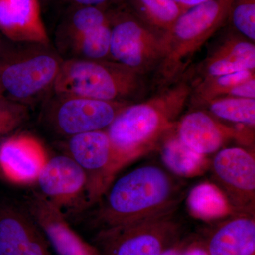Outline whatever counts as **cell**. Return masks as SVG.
Instances as JSON below:
<instances>
[{
    "label": "cell",
    "mask_w": 255,
    "mask_h": 255,
    "mask_svg": "<svg viewBox=\"0 0 255 255\" xmlns=\"http://www.w3.org/2000/svg\"><path fill=\"white\" fill-rule=\"evenodd\" d=\"M192 85L182 80L145 102L124 107L107 128L113 150L112 173L149 153L176 130Z\"/></svg>",
    "instance_id": "6da1fadb"
},
{
    "label": "cell",
    "mask_w": 255,
    "mask_h": 255,
    "mask_svg": "<svg viewBox=\"0 0 255 255\" xmlns=\"http://www.w3.org/2000/svg\"><path fill=\"white\" fill-rule=\"evenodd\" d=\"M184 190L173 174L158 165L145 164L132 169L114 180L99 201V231L175 212Z\"/></svg>",
    "instance_id": "7a4b0ae2"
},
{
    "label": "cell",
    "mask_w": 255,
    "mask_h": 255,
    "mask_svg": "<svg viewBox=\"0 0 255 255\" xmlns=\"http://www.w3.org/2000/svg\"><path fill=\"white\" fill-rule=\"evenodd\" d=\"M53 90L58 96L130 103L145 91L144 75L113 60H63Z\"/></svg>",
    "instance_id": "3957f363"
},
{
    "label": "cell",
    "mask_w": 255,
    "mask_h": 255,
    "mask_svg": "<svg viewBox=\"0 0 255 255\" xmlns=\"http://www.w3.org/2000/svg\"><path fill=\"white\" fill-rule=\"evenodd\" d=\"M232 0H209L184 10L163 33L164 56L157 68L161 85L174 82L196 52L229 20Z\"/></svg>",
    "instance_id": "277c9868"
},
{
    "label": "cell",
    "mask_w": 255,
    "mask_h": 255,
    "mask_svg": "<svg viewBox=\"0 0 255 255\" xmlns=\"http://www.w3.org/2000/svg\"><path fill=\"white\" fill-rule=\"evenodd\" d=\"M110 58L142 75L157 69L164 56L163 33L132 14L126 4L109 10Z\"/></svg>",
    "instance_id": "5b68a950"
},
{
    "label": "cell",
    "mask_w": 255,
    "mask_h": 255,
    "mask_svg": "<svg viewBox=\"0 0 255 255\" xmlns=\"http://www.w3.org/2000/svg\"><path fill=\"white\" fill-rule=\"evenodd\" d=\"M174 212L139 222L100 230L95 246L102 255H162L182 241Z\"/></svg>",
    "instance_id": "8992f818"
},
{
    "label": "cell",
    "mask_w": 255,
    "mask_h": 255,
    "mask_svg": "<svg viewBox=\"0 0 255 255\" xmlns=\"http://www.w3.org/2000/svg\"><path fill=\"white\" fill-rule=\"evenodd\" d=\"M111 33L109 10L78 6L64 11L58 36L70 58L102 60L110 58Z\"/></svg>",
    "instance_id": "52a82bcc"
},
{
    "label": "cell",
    "mask_w": 255,
    "mask_h": 255,
    "mask_svg": "<svg viewBox=\"0 0 255 255\" xmlns=\"http://www.w3.org/2000/svg\"><path fill=\"white\" fill-rule=\"evenodd\" d=\"M0 82L7 98L22 104L53 87L63 60L49 52L1 58Z\"/></svg>",
    "instance_id": "ba28073f"
},
{
    "label": "cell",
    "mask_w": 255,
    "mask_h": 255,
    "mask_svg": "<svg viewBox=\"0 0 255 255\" xmlns=\"http://www.w3.org/2000/svg\"><path fill=\"white\" fill-rule=\"evenodd\" d=\"M36 182L38 193L66 218L90 205L86 174L67 154L48 158Z\"/></svg>",
    "instance_id": "9c48e42d"
},
{
    "label": "cell",
    "mask_w": 255,
    "mask_h": 255,
    "mask_svg": "<svg viewBox=\"0 0 255 255\" xmlns=\"http://www.w3.org/2000/svg\"><path fill=\"white\" fill-rule=\"evenodd\" d=\"M215 185L234 211L255 214V159L242 147L222 149L210 164Z\"/></svg>",
    "instance_id": "30bf717a"
},
{
    "label": "cell",
    "mask_w": 255,
    "mask_h": 255,
    "mask_svg": "<svg viewBox=\"0 0 255 255\" xmlns=\"http://www.w3.org/2000/svg\"><path fill=\"white\" fill-rule=\"evenodd\" d=\"M70 156L86 174L90 205L99 202L114 180L113 150L106 130L73 135L67 144Z\"/></svg>",
    "instance_id": "8fae6325"
},
{
    "label": "cell",
    "mask_w": 255,
    "mask_h": 255,
    "mask_svg": "<svg viewBox=\"0 0 255 255\" xmlns=\"http://www.w3.org/2000/svg\"><path fill=\"white\" fill-rule=\"evenodd\" d=\"M59 97V102L52 112L51 120L58 132L69 137L107 130L119 112L131 104L74 96Z\"/></svg>",
    "instance_id": "7c38bea8"
},
{
    "label": "cell",
    "mask_w": 255,
    "mask_h": 255,
    "mask_svg": "<svg viewBox=\"0 0 255 255\" xmlns=\"http://www.w3.org/2000/svg\"><path fill=\"white\" fill-rule=\"evenodd\" d=\"M26 210L56 255H102L97 247L83 239L61 212L38 192L26 201Z\"/></svg>",
    "instance_id": "4fadbf2b"
},
{
    "label": "cell",
    "mask_w": 255,
    "mask_h": 255,
    "mask_svg": "<svg viewBox=\"0 0 255 255\" xmlns=\"http://www.w3.org/2000/svg\"><path fill=\"white\" fill-rule=\"evenodd\" d=\"M50 248L27 210L0 208V255H52Z\"/></svg>",
    "instance_id": "5bb4252c"
},
{
    "label": "cell",
    "mask_w": 255,
    "mask_h": 255,
    "mask_svg": "<svg viewBox=\"0 0 255 255\" xmlns=\"http://www.w3.org/2000/svg\"><path fill=\"white\" fill-rule=\"evenodd\" d=\"M48 158L41 142L31 135H14L0 142V172L13 184L36 182Z\"/></svg>",
    "instance_id": "9a60e30c"
},
{
    "label": "cell",
    "mask_w": 255,
    "mask_h": 255,
    "mask_svg": "<svg viewBox=\"0 0 255 255\" xmlns=\"http://www.w3.org/2000/svg\"><path fill=\"white\" fill-rule=\"evenodd\" d=\"M200 240L209 255H255V214L236 211L219 220Z\"/></svg>",
    "instance_id": "2e32d148"
},
{
    "label": "cell",
    "mask_w": 255,
    "mask_h": 255,
    "mask_svg": "<svg viewBox=\"0 0 255 255\" xmlns=\"http://www.w3.org/2000/svg\"><path fill=\"white\" fill-rule=\"evenodd\" d=\"M0 33L16 43L48 46L39 0H0Z\"/></svg>",
    "instance_id": "e0dca14e"
},
{
    "label": "cell",
    "mask_w": 255,
    "mask_h": 255,
    "mask_svg": "<svg viewBox=\"0 0 255 255\" xmlns=\"http://www.w3.org/2000/svg\"><path fill=\"white\" fill-rule=\"evenodd\" d=\"M176 133L186 145L201 155L217 152L228 140L238 138L241 132L220 123L204 111H194L177 122Z\"/></svg>",
    "instance_id": "ac0fdd59"
},
{
    "label": "cell",
    "mask_w": 255,
    "mask_h": 255,
    "mask_svg": "<svg viewBox=\"0 0 255 255\" xmlns=\"http://www.w3.org/2000/svg\"><path fill=\"white\" fill-rule=\"evenodd\" d=\"M239 33L231 32L209 52L197 68L201 79L255 70V46Z\"/></svg>",
    "instance_id": "d6986e66"
},
{
    "label": "cell",
    "mask_w": 255,
    "mask_h": 255,
    "mask_svg": "<svg viewBox=\"0 0 255 255\" xmlns=\"http://www.w3.org/2000/svg\"><path fill=\"white\" fill-rule=\"evenodd\" d=\"M159 147L162 162L169 172L178 177H196L210 165L206 155L191 150L175 131L165 138Z\"/></svg>",
    "instance_id": "ffe728a7"
},
{
    "label": "cell",
    "mask_w": 255,
    "mask_h": 255,
    "mask_svg": "<svg viewBox=\"0 0 255 255\" xmlns=\"http://www.w3.org/2000/svg\"><path fill=\"white\" fill-rule=\"evenodd\" d=\"M187 204L191 214L205 221H217L236 212L222 191L211 183H201L193 188Z\"/></svg>",
    "instance_id": "44dd1931"
},
{
    "label": "cell",
    "mask_w": 255,
    "mask_h": 255,
    "mask_svg": "<svg viewBox=\"0 0 255 255\" xmlns=\"http://www.w3.org/2000/svg\"><path fill=\"white\" fill-rule=\"evenodd\" d=\"M132 14L150 27L164 33L184 11L174 0H126Z\"/></svg>",
    "instance_id": "7402d4cb"
},
{
    "label": "cell",
    "mask_w": 255,
    "mask_h": 255,
    "mask_svg": "<svg viewBox=\"0 0 255 255\" xmlns=\"http://www.w3.org/2000/svg\"><path fill=\"white\" fill-rule=\"evenodd\" d=\"M255 70H243L201 79L192 85L189 100L195 105H206L211 100L228 97L235 87L255 78Z\"/></svg>",
    "instance_id": "603a6c76"
},
{
    "label": "cell",
    "mask_w": 255,
    "mask_h": 255,
    "mask_svg": "<svg viewBox=\"0 0 255 255\" xmlns=\"http://www.w3.org/2000/svg\"><path fill=\"white\" fill-rule=\"evenodd\" d=\"M211 115L228 122L254 127L255 99L223 97L206 104Z\"/></svg>",
    "instance_id": "cb8c5ba5"
},
{
    "label": "cell",
    "mask_w": 255,
    "mask_h": 255,
    "mask_svg": "<svg viewBox=\"0 0 255 255\" xmlns=\"http://www.w3.org/2000/svg\"><path fill=\"white\" fill-rule=\"evenodd\" d=\"M235 31L255 41V0H232L228 22Z\"/></svg>",
    "instance_id": "d4e9b609"
},
{
    "label": "cell",
    "mask_w": 255,
    "mask_h": 255,
    "mask_svg": "<svg viewBox=\"0 0 255 255\" xmlns=\"http://www.w3.org/2000/svg\"><path fill=\"white\" fill-rule=\"evenodd\" d=\"M27 116L24 105L0 95V140L19 127Z\"/></svg>",
    "instance_id": "484cf974"
},
{
    "label": "cell",
    "mask_w": 255,
    "mask_h": 255,
    "mask_svg": "<svg viewBox=\"0 0 255 255\" xmlns=\"http://www.w3.org/2000/svg\"><path fill=\"white\" fill-rule=\"evenodd\" d=\"M65 10L78 6H97L110 10L125 4L126 0H56Z\"/></svg>",
    "instance_id": "4316f807"
},
{
    "label": "cell",
    "mask_w": 255,
    "mask_h": 255,
    "mask_svg": "<svg viewBox=\"0 0 255 255\" xmlns=\"http://www.w3.org/2000/svg\"><path fill=\"white\" fill-rule=\"evenodd\" d=\"M228 97L255 99V78L235 87Z\"/></svg>",
    "instance_id": "83f0119b"
},
{
    "label": "cell",
    "mask_w": 255,
    "mask_h": 255,
    "mask_svg": "<svg viewBox=\"0 0 255 255\" xmlns=\"http://www.w3.org/2000/svg\"><path fill=\"white\" fill-rule=\"evenodd\" d=\"M182 255H209L200 240L186 242Z\"/></svg>",
    "instance_id": "f1b7e54d"
},
{
    "label": "cell",
    "mask_w": 255,
    "mask_h": 255,
    "mask_svg": "<svg viewBox=\"0 0 255 255\" xmlns=\"http://www.w3.org/2000/svg\"><path fill=\"white\" fill-rule=\"evenodd\" d=\"M187 241L182 240L174 246L170 247L162 253V255H182L183 248Z\"/></svg>",
    "instance_id": "f546056e"
},
{
    "label": "cell",
    "mask_w": 255,
    "mask_h": 255,
    "mask_svg": "<svg viewBox=\"0 0 255 255\" xmlns=\"http://www.w3.org/2000/svg\"><path fill=\"white\" fill-rule=\"evenodd\" d=\"M184 10L193 7L196 5L202 4L209 0H174Z\"/></svg>",
    "instance_id": "4dcf8cb0"
},
{
    "label": "cell",
    "mask_w": 255,
    "mask_h": 255,
    "mask_svg": "<svg viewBox=\"0 0 255 255\" xmlns=\"http://www.w3.org/2000/svg\"><path fill=\"white\" fill-rule=\"evenodd\" d=\"M10 51L6 48V45L4 44V41L0 38V58H2Z\"/></svg>",
    "instance_id": "1f68e13d"
},
{
    "label": "cell",
    "mask_w": 255,
    "mask_h": 255,
    "mask_svg": "<svg viewBox=\"0 0 255 255\" xmlns=\"http://www.w3.org/2000/svg\"><path fill=\"white\" fill-rule=\"evenodd\" d=\"M0 95H4V92H3L2 87H1V82H0Z\"/></svg>",
    "instance_id": "d6a6232c"
}]
</instances>
